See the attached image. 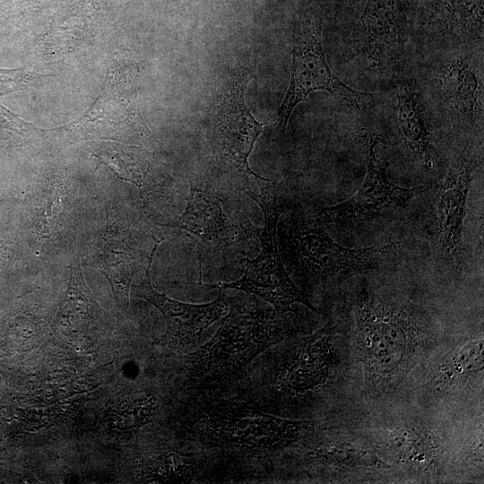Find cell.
<instances>
[{"label":"cell","instance_id":"cell-1","mask_svg":"<svg viewBox=\"0 0 484 484\" xmlns=\"http://www.w3.org/2000/svg\"><path fill=\"white\" fill-rule=\"evenodd\" d=\"M355 344L366 386L387 391L418 362L428 333L407 306L363 289L355 304Z\"/></svg>","mask_w":484,"mask_h":484},{"label":"cell","instance_id":"cell-2","mask_svg":"<svg viewBox=\"0 0 484 484\" xmlns=\"http://www.w3.org/2000/svg\"><path fill=\"white\" fill-rule=\"evenodd\" d=\"M268 180L260 183L258 194L246 190L247 194L260 205L264 216V229L260 234L261 253L254 260L246 259V271L239 280L218 286L253 293L271 303L279 314L291 310L294 303H301L315 310L291 281L281 260L276 229L281 206L276 193L265 184Z\"/></svg>","mask_w":484,"mask_h":484},{"label":"cell","instance_id":"cell-3","mask_svg":"<svg viewBox=\"0 0 484 484\" xmlns=\"http://www.w3.org/2000/svg\"><path fill=\"white\" fill-rule=\"evenodd\" d=\"M316 90L327 91L356 109L370 97L352 90L333 73L323 49L322 19L309 14L302 18L293 33L290 82L278 112L280 130H286L296 106Z\"/></svg>","mask_w":484,"mask_h":484},{"label":"cell","instance_id":"cell-4","mask_svg":"<svg viewBox=\"0 0 484 484\" xmlns=\"http://www.w3.org/2000/svg\"><path fill=\"white\" fill-rule=\"evenodd\" d=\"M274 320L264 310L231 304L215 335L191 353L190 363L199 370L221 372L240 368L275 342Z\"/></svg>","mask_w":484,"mask_h":484},{"label":"cell","instance_id":"cell-5","mask_svg":"<svg viewBox=\"0 0 484 484\" xmlns=\"http://www.w3.org/2000/svg\"><path fill=\"white\" fill-rule=\"evenodd\" d=\"M252 76L246 69L233 73L222 89L212 118L210 140L214 151L236 170L265 180L249 167L248 158L265 124L260 123L245 102Z\"/></svg>","mask_w":484,"mask_h":484},{"label":"cell","instance_id":"cell-6","mask_svg":"<svg viewBox=\"0 0 484 484\" xmlns=\"http://www.w3.org/2000/svg\"><path fill=\"white\" fill-rule=\"evenodd\" d=\"M357 133L365 147V178L357 192L348 200L316 212V219L323 223L351 224L384 210L402 205L425 191L424 187L404 188L392 183L386 175V165L375 154V146L380 141L379 135L367 128L358 129Z\"/></svg>","mask_w":484,"mask_h":484},{"label":"cell","instance_id":"cell-7","mask_svg":"<svg viewBox=\"0 0 484 484\" xmlns=\"http://www.w3.org/2000/svg\"><path fill=\"white\" fill-rule=\"evenodd\" d=\"M409 0H368L354 28L353 49L372 68L386 71L403 53Z\"/></svg>","mask_w":484,"mask_h":484},{"label":"cell","instance_id":"cell-8","mask_svg":"<svg viewBox=\"0 0 484 484\" xmlns=\"http://www.w3.org/2000/svg\"><path fill=\"white\" fill-rule=\"evenodd\" d=\"M291 240L303 267L322 279L374 268L400 249V244L394 242L362 248L346 247L323 229L311 227L295 229Z\"/></svg>","mask_w":484,"mask_h":484},{"label":"cell","instance_id":"cell-9","mask_svg":"<svg viewBox=\"0 0 484 484\" xmlns=\"http://www.w3.org/2000/svg\"><path fill=\"white\" fill-rule=\"evenodd\" d=\"M125 77L108 73L103 91L77 120L48 130L61 141L76 143L88 140L122 141L133 131V90Z\"/></svg>","mask_w":484,"mask_h":484},{"label":"cell","instance_id":"cell-10","mask_svg":"<svg viewBox=\"0 0 484 484\" xmlns=\"http://www.w3.org/2000/svg\"><path fill=\"white\" fill-rule=\"evenodd\" d=\"M212 425L220 437L230 443L268 449L292 443L309 428V422L283 419L246 407L219 411Z\"/></svg>","mask_w":484,"mask_h":484},{"label":"cell","instance_id":"cell-11","mask_svg":"<svg viewBox=\"0 0 484 484\" xmlns=\"http://www.w3.org/2000/svg\"><path fill=\"white\" fill-rule=\"evenodd\" d=\"M145 269L143 281L133 286V294L156 307L166 320V333L163 339L172 347H185L197 342L204 330L220 318L225 309L226 300L220 292L219 297L206 304H188L169 298L157 291L150 279V267Z\"/></svg>","mask_w":484,"mask_h":484},{"label":"cell","instance_id":"cell-12","mask_svg":"<svg viewBox=\"0 0 484 484\" xmlns=\"http://www.w3.org/2000/svg\"><path fill=\"white\" fill-rule=\"evenodd\" d=\"M475 168V157L462 151L450 167L437 195V248L452 263H458L462 254L463 220Z\"/></svg>","mask_w":484,"mask_h":484},{"label":"cell","instance_id":"cell-13","mask_svg":"<svg viewBox=\"0 0 484 484\" xmlns=\"http://www.w3.org/2000/svg\"><path fill=\"white\" fill-rule=\"evenodd\" d=\"M332 323L309 337L280 376V389L299 394L323 385L333 362Z\"/></svg>","mask_w":484,"mask_h":484},{"label":"cell","instance_id":"cell-14","mask_svg":"<svg viewBox=\"0 0 484 484\" xmlns=\"http://www.w3.org/2000/svg\"><path fill=\"white\" fill-rule=\"evenodd\" d=\"M163 226L181 229L195 236L201 242L200 248L203 245L221 248L232 241L233 230L218 196L194 185L185 212Z\"/></svg>","mask_w":484,"mask_h":484},{"label":"cell","instance_id":"cell-15","mask_svg":"<svg viewBox=\"0 0 484 484\" xmlns=\"http://www.w3.org/2000/svg\"><path fill=\"white\" fill-rule=\"evenodd\" d=\"M480 72L471 56L445 65L438 78L441 96L459 120L475 125L483 115V83Z\"/></svg>","mask_w":484,"mask_h":484},{"label":"cell","instance_id":"cell-16","mask_svg":"<svg viewBox=\"0 0 484 484\" xmlns=\"http://www.w3.org/2000/svg\"><path fill=\"white\" fill-rule=\"evenodd\" d=\"M424 14L435 37L459 42L483 38V0H424Z\"/></svg>","mask_w":484,"mask_h":484},{"label":"cell","instance_id":"cell-17","mask_svg":"<svg viewBox=\"0 0 484 484\" xmlns=\"http://www.w3.org/2000/svg\"><path fill=\"white\" fill-rule=\"evenodd\" d=\"M125 234L108 215L107 227L97 242L93 254V265L102 272L113 289L123 290L128 298V290L134 275L133 249Z\"/></svg>","mask_w":484,"mask_h":484},{"label":"cell","instance_id":"cell-18","mask_svg":"<svg viewBox=\"0 0 484 484\" xmlns=\"http://www.w3.org/2000/svg\"><path fill=\"white\" fill-rule=\"evenodd\" d=\"M386 443L393 457L409 470L426 473L438 464L440 445L424 428L413 424L397 426L387 433Z\"/></svg>","mask_w":484,"mask_h":484},{"label":"cell","instance_id":"cell-19","mask_svg":"<svg viewBox=\"0 0 484 484\" xmlns=\"http://www.w3.org/2000/svg\"><path fill=\"white\" fill-rule=\"evenodd\" d=\"M92 155L99 164L108 167L119 179L135 185L143 200L160 184L159 170L141 150L104 143L95 148Z\"/></svg>","mask_w":484,"mask_h":484},{"label":"cell","instance_id":"cell-20","mask_svg":"<svg viewBox=\"0 0 484 484\" xmlns=\"http://www.w3.org/2000/svg\"><path fill=\"white\" fill-rule=\"evenodd\" d=\"M396 100V123L403 143L424 166L431 168V138L419 93L411 86L401 84Z\"/></svg>","mask_w":484,"mask_h":484},{"label":"cell","instance_id":"cell-21","mask_svg":"<svg viewBox=\"0 0 484 484\" xmlns=\"http://www.w3.org/2000/svg\"><path fill=\"white\" fill-rule=\"evenodd\" d=\"M482 369L483 340H472L444 357L433 369L428 381L435 391L451 392Z\"/></svg>","mask_w":484,"mask_h":484},{"label":"cell","instance_id":"cell-22","mask_svg":"<svg viewBox=\"0 0 484 484\" xmlns=\"http://www.w3.org/2000/svg\"><path fill=\"white\" fill-rule=\"evenodd\" d=\"M96 309L81 267L79 259L70 264L67 290L60 303L58 317L68 323L85 321L93 317Z\"/></svg>","mask_w":484,"mask_h":484},{"label":"cell","instance_id":"cell-23","mask_svg":"<svg viewBox=\"0 0 484 484\" xmlns=\"http://www.w3.org/2000/svg\"><path fill=\"white\" fill-rule=\"evenodd\" d=\"M318 458L336 466H384L385 463L367 451L348 445L342 447H327L317 452Z\"/></svg>","mask_w":484,"mask_h":484},{"label":"cell","instance_id":"cell-24","mask_svg":"<svg viewBox=\"0 0 484 484\" xmlns=\"http://www.w3.org/2000/svg\"><path fill=\"white\" fill-rule=\"evenodd\" d=\"M153 406L154 402L151 398L134 401L117 410L113 423L123 431L141 428L149 420Z\"/></svg>","mask_w":484,"mask_h":484},{"label":"cell","instance_id":"cell-25","mask_svg":"<svg viewBox=\"0 0 484 484\" xmlns=\"http://www.w3.org/2000/svg\"><path fill=\"white\" fill-rule=\"evenodd\" d=\"M42 76L25 68H0V95L23 91L37 82Z\"/></svg>","mask_w":484,"mask_h":484},{"label":"cell","instance_id":"cell-26","mask_svg":"<svg viewBox=\"0 0 484 484\" xmlns=\"http://www.w3.org/2000/svg\"><path fill=\"white\" fill-rule=\"evenodd\" d=\"M0 129H7L21 134H26L30 131L36 130L33 125H30L15 114L4 108L0 102Z\"/></svg>","mask_w":484,"mask_h":484}]
</instances>
